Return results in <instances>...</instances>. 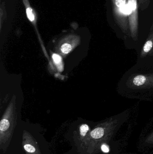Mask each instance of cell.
Instances as JSON below:
<instances>
[{
  "mask_svg": "<svg viewBox=\"0 0 153 154\" xmlns=\"http://www.w3.org/2000/svg\"><path fill=\"white\" fill-rule=\"evenodd\" d=\"M72 46L68 43H64L61 46V51L64 54H68L72 51Z\"/></svg>",
  "mask_w": 153,
  "mask_h": 154,
  "instance_id": "30bf717a",
  "label": "cell"
},
{
  "mask_svg": "<svg viewBox=\"0 0 153 154\" xmlns=\"http://www.w3.org/2000/svg\"><path fill=\"white\" fill-rule=\"evenodd\" d=\"M147 140H148V141H150V142H153V133H152V134H151V135L150 136V137H149V138L147 139Z\"/></svg>",
  "mask_w": 153,
  "mask_h": 154,
  "instance_id": "4fadbf2b",
  "label": "cell"
},
{
  "mask_svg": "<svg viewBox=\"0 0 153 154\" xmlns=\"http://www.w3.org/2000/svg\"><path fill=\"white\" fill-rule=\"evenodd\" d=\"M122 117L114 116L104 123L98 125L91 131L84 146L88 147L90 152L98 151L101 146L110 139L114 131L120 124Z\"/></svg>",
  "mask_w": 153,
  "mask_h": 154,
  "instance_id": "7a4b0ae2",
  "label": "cell"
},
{
  "mask_svg": "<svg viewBox=\"0 0 153 154\" xmlns=\"http://www.w3.org/2000/svg\"><path fill=\"white\" fill-rule=\"evenodd\" d=\"M127 5L130 37L137 41L138 39L139 29L138 0H128Z\"/></svg>",
  "mask_w": 153,
  "mask_h": 154,
  "instance_id": "277c9868",
  "label": "cell"
},
{
  "mask_svg": "<svg viewBox=\"0 0 153 154\" xmlns=\"http://www.w3.org/2000/svg\"><path fill=\"white\" fill-rule=\"evenodd\" d=\"M52 57H53V60H54V62H55V64H60L62 61V58L59 55H57V54H53Z\"/></svg>",
  "mask_w": 153,
  "mask_h": 154,
  "instance_id": "8fae6325",
  "label": "cell"
},
{
  "mask_svg": "<svg viewBox=\"0 0 153 154\" xmlns=\"http://www.w3.org/2000/svg\"><path fill=\"white\" fill-rule=\"evenodd\" d=\"M22 146L25 154H42L37 140L25 130L22 134Z\"/></svg>",
  "mask_w": 153,
  "mask_h": 154,
  "instance_id": "5b68a950",
  "label": "cell"
},
{
  "mask_svg": "<svg viewBox=\"0 0 153 154\" xmlns=\"http://www.w3.org/2000/svg\"><path fill=\"white\" fill-rule=\"evenodd\" d=\"M111 2H113V1H114V0H111Z\"/></svg>",
  "mask_w": 153,
  "mask_h": 154,
  "instance_id": "5bb4252c",
  "label": "cell"
},
{
  "mask_svg": "<svg viewBox=\"0 0 153 154\" xmlns=\"http://www.w3.org/2000/svg\"><path fill=\"white\" fill-rule=\"evenodd\" d=\"M151 0H138V6L141 11H144L147 9L150 4Z\"/></svg>",
  "mask_w": 153,
  "mask_h": 154,
  "instance_id": "9c48e42d",
  "label": "cell"
},
{
  "mask_svg": "<svg viewBox=\"0 0 153 154\" xmlns=\"http://www.w3.org/2000/svg\"><path fill=\"white\" fill-rule=\"evenodd\" d=\"M26 8V15L30 22L35 24L37 22V17L36 12L30 5L28 0H22Z\"/></svg>",
  "mask_w": 153,
  "mask_h": 154,
  "instance_id": "52a82bcc",
  "label": "cell"
},
{
  "mask_svg": "<svg viewBox=\"0 0 153 154\" xmlns=\"http://www.w3.org/2000/svg\"><path fill=\"white\" fill-rule=\"evenodd\" d=\"M153 56V23L152 24L148 37L144 44L139 55V59Z\"/></svg>",
  "mask_w": 153,
  "mask_h": 154,
  "instance_id": "8992f818",
  "label": "cell"
},
{
  "mask_svg": "<svg viewBox=\"0 0 153 154\" xmlns=\"http://www.w3.org/2000/svg\"><path fill=\"white\" fill-rule=\"evenodd\" d=\"M91 130L90 127L86 124H83L80 126L79 128L80 140L83 146H84L89 135Z\"/></svg>",
  "mask_w": 153,
  "mask_h": 154,
  "instance_id": "ba28073f",
  "label": "cell"
},
{
  "mask_svg": "<svg viewBox=\"0 0 153 154\" xmlns=\"http://www.w3.org/2000/svg\"><path fill=\"white\" fill-rule=\"evenodd\" d=\"M140 60L122 77L118 91L128 98L150 100L153 99L152 59Z\"/></svg>",
  "mask_w": 153,
  "mask_h": 154,
  "instance_id": "6da1fadb",
  "label": "cell"
},
{
  "mask_svg": "<svg viewBox=\"0 0 153 154\" xmlns=\"http://www.w3.org/2000/svg\"><path fill=\"white\" fill-rule=\"evenodd\" d=\"M100 148L102 151V152H109V150L108 146H107L106 144H103L101 146Z\"/></svg>",
  "mask_w": 153,
  "mask_h": 154,
  "instance_id": "7c38bea8",
  "label": "cell"
},
{
  "mask_svg": "<svg viewBox=\"0 0 153 154\" xmlns=\"http://www.w3.org/2000/svg\"><path fill=\"white\" fill-rule=\"evenodd\" d=\"M112 3V12L114 20L123 33L130 36L128 24V0H114Z\"/></svg>",
  "mask_w": 153,
  "mask_h": 154,
  "instance_id": "3957f363",
  "label": "cell"
}]
</instances>
